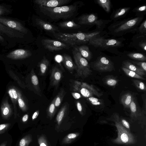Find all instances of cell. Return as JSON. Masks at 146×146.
Segmentation results:
<instances>
[{
    "label": "cell",
    "mask_w": 146,
    "mask_h": 146,
    "mask_svg": "<svg viewBox=\"0 0 146 146\" xmlns=\"http://www.w3.org/2000/svg\"><path fill=\"white\" fill-rule=\"evenodd\" d=\"M77 48L82 57L86 60H90L92 58V54L89 48L86 45L83 44L76 46Z\"/></svg>",
    "instance_id": "cell-22"
},
{
    "label": "cell",
    "mask_w": 146,
    "mask_h": 146,
    "mask_svg": "<svg viewBox=\"0 0 146 146\" xmlns=\"http://www.w3.org/2000/svg\"><path fill=\"white\" fill-rule=\"evenodd\" d=\"M50 84L56 90L62 77V71L57 66L53 67L50 72Z\"/></svg>",
    "instance_id": "cell-12"
},
{
    "label": "cell",
    "mask_w": 146,
    "mask_h": 146,
    "mask_svg": "<svg viewBox=\"0 0 146 146\" xmlns=\"http://www.w3.org/2000/svg\"><path fill=\"white\" fill-rule=\"evenodd\" d=\"M0 32L10 38H23L24 34L10 29L0 23Z\"/></svg>",
    "instance_id": "cell-15"
},
{
    "label": "cell",
    "mask_w": 146,
    "mask_h": 146,
    "mask_svg": "<svg viewBox=\"0 0 146 146\" xmlns=\"http://www.w3.org/2000/svg\"><path fill=\"white\" fill-rule=\"evenodd\" d=\"M143 19V17H137L117 21L111 24L108 29L110 33L115 36H121L128 33H134L137 31Z\"/></svg>",
    "instance_id": "cell-2"
},
{
    "label": "cell",
    "mask_w": 146,
    "mask_h": 146,
    "mask_svg": "<svg viewBox=\"0 0 146 146\" xmlns=\"http://www.w3.org/2000/svg\"><path fill=\"white\" fill-rule=\"evenodd\" d=\"M132 11L136 13L137 14H141L142 13L146 12V6L143 5L137 7L133 9Z\"/></svg>",
    "instance_id": "cell-36"
},
{
    "label": "cell",
    "mask_w": 146,
    "mask_h": 146,
    "mask_svg": "<svg viewBox=\"0 0 146 146\" xmlns=\"http://www.w3.org/2000/svg\"><path fill=\"white\" fill-rule=\"evenodd\" d=\"M1 35V33L0 32V41L3 42L5 41V39Z\"/></svg>",
    "instance_id": "cell-51"
},
{
    "label": "cell",
    "mask_w": 146,
    "mask_h": 146,
    "mask_svg": "<svg viewBox=\"0 0 146 146\" xmlns=\"http://www.w3.org/2000/svg\"><path fill=\"white\" fill-rule=\"evenodd\" d=\"M117 82V81L114 79L109 78L106 81V84L108 85L113 86L115 85Z\"/></svg>",
    "instance_id": "cell-42"
},
{
    "label": "cell",
    "mask_w": 146,
    "mask_h": 146,
    "mask_svg": "<svg viewBox=\"0 0 146 146\" xmlns=\"http://www.w3.org/2000/svg\"><path fill=\"white\" fill-rule=\"evenodd\" d=\"M31 81L35 93L41 97V90L39 86L38 78L35 74L33 69H32L31 73Z\"/></svg>",
    "instance_id": "cell-20"
},
{
    "label": "cell",
    "mask_w": 146,
    "mask_h": 146,
    "mask_svg": "<svg viewBox=\"0 0 146 146\" xmlns=\"http://www.w3.org/2000/svg\"><path fill=\"white\" fill-rule=\"evenodd\" d=\"M29 115L27 114L25 115L22 117V121L23 122H26L28 119Z\"/></svg>",
    "instance_id": "cell-50"
},
{
    "label": "cell",
    "mask_w": 146,
    "mask_h": 146,
    "mask_svg": "<svg viewBox=\"0 0 146 146\" xmlns=\"http://www.w3.org/2000/svg\"><path fill=\"white\" fill-rule=\"evenodd\" d=\"M31 141V137L29 135H27L20 140L19 146H28Z\"/></svg>",
    "instance_id": "cell-34"
},
{
    "label": "cell",
    "mask_w": 146,
    "mask_h": 146,
    "mask_svg": "<svg viewBox=\"0 0 146 146\" xmlns=\"http://www.w3.org/2000/svg\"><path fill=\"white\" fill-rule=\"evenodd\" d=\"M127 55L130 58L134 60L141 61H145L146 60L145 56L141 53L131 52L128 53Z\"/></svg>",
    "instance_id": "cell-30"
},
{
    "label": "cell",
    "mask_w": 146,
    "mask_h": 146,
    "mask_svg": "<svg viewBox=\"0 0 146 146\" xmlns=\"http://www.w3.org/2000/svg\"><path fill=\"white\" fill-rule=\"evenodd\" d=\"M8 12L9 11L7 8L4 6L0 5V16L4 15Z\"/></svg>",
    "instance_id": "cell-43"
},
{
    "label": "cell",
    "mask_w": 146,
    "mask_h": 146,
    "mask_svg": "<svg viewBox=\"0 0 146 146\" xmlns=\"http://www.w3.org/2000/svg\"><path fill=\"white\" fill-rule=\"evenodd\" d=\"M100 32L98 31L91 33H65L58 32L53 33L54 36L61 41L72 46L88 43L91 39L98 36Z\"/></svg>",
    "instance_id": "cell-3"
},
{
    "label": "cell",
    "mask_w": 146,
    "mask_h": 146,
    "mask_svg": "<svg viewBox=\"0 0 146 146\" xmlns=\"http://www.w3.org/2000/svg\"><path fill=\"white\" fill-rule=\"evenodd\" d=\"M83 5L82 2L77 1L68 5L54 8L39 6L40 11L53 20L66 19L76 14L78 10Z\"/></svg>",
    "instance_id": "cell-1"
},
{
    "label": "cell",
    "mask_w": 146,
    "mask_h": 146,
    "mask_svg": "<svg viewBox=\"0 0 146 146\" xmlns=\"http://www.w3.org/2000/svg\"><path fill=\"white\" fill-rule=\"evenodd\" d=\"M94 66L96 70L103 72L111 71L114 68L112 62L104 56L98 57L94 63Z\"/></svg>",
    "instance_id": "cell-10"
},
{
    "label": "cell",
    "mask_w": 146,
    "mask_h": 146,
    "mask_svg": "<svg viewBox=\"0 0 146 146\" xmlns=\"http://www.w3.org/2000/svg\"><path fill=\"white\" fill-rule=\"evenodd\" d=\"M41 43L44 47L50 51H59L63 49H69L70 47L61 42L48 39H43Z\"/></svg>",
    "instance_id": "cell-9"
},
{
    "label": "cell",
    "mask_w": 146,
    "mask_h": 146,
    "mask_svg": "<svg viewBox=\"0 0 146 146\" xmlns=\"http://www.w3.org/2000/svg\"><path fill=\"white\" fill-rule=\"evenodd\" d=\"M139 46L144 50L146 51V42L145 41L141 42L139 43Z\"/></svg>",
    "instance_id": "cell-47"
},
{
    "label": "cell",
    "mask_w": 146,
    "mask_h": 146,
    "mask_svg": "<svg viewBox=\"0 0 146 146\" xmlns=\"http://www.w3.org/2000/svg\"><path fill=\"white\" fill-rule=\"evenodd\" d=\"M132 98V95L130 93H127L122 96L121 101L125 107L129 108Z\"/></svg>",
    "instance_id": "cell-27"
},
{
    "label": "cell",
    "mask_w": 146,
    "mask_h": 146,
    "mask_svg": "<svg viewBox=\"0 0 146 146\" xmlns=\"http://www.w3.org/2000/svg\"><path fill=\"white\" fill-rule=\"evenodd\" d=\"M0 23L24 35L27 34L28 32V29L17 21L0 16Z\"/></svg>",
    "instance_id": "cell-7"
},
{
    "label": "cell",
    "mask_w": 146,
    "mask_h": 146,
    "mask_svg": "<svg viewBox=\"0 0 146 146\" xmlns=\"http://www.w3.org/2000/svg\"><path fill=\"white\" fill-rule=\"evenodd\" d=\"M66 93L64 90L62 88L54 98L55 100V105L56 108L58 107L61 104Z\"/></svg>",
    "instance_id": "cell-28"
},
{
    "label": "cell",
    "mask_w": 146,
    "mask_h": 146,
    "mask_svg": "<svg viewBox=\"0 0 146 146\" xmlns=\"http://www.w3.org/2000/svg\"><path fill=\"white\" fill-rule=\"evenodd\" d=\"M96 3L107 13L110 12L111 3L110 0H97Z\"/></svg>",
    "instance_id": "cell-29"
},
{
    "label": "cell",
    "mask_w": 146,
    "mask_h": 146,
    "mask_svg": "<svg viewBox=\"0 0 146 146\" xmlns=\"http://www.w3.org/2000/svg\"><path fill=\"white\" fill-rule=\"evenodd\" d=\"M36 24L43 29L54 33L56 32H59L58 28L53 25L44 21L40 19L37 18L36 19Z\"/></svg>",
    "instance_id": "cell-16"
},
{
    "label": "cell",
    "mask_w": 146,
    "mask_h": 146,
    "mask_svg": "<svg viewBox=\"0 0 146 146\" xmlns=\"http://www.w3.org/2000/svg\"><path fill=\"white\" fill-rule=\"evenodd\" d=\"M121 123L122 125L126 128L127 129H129L130 128V125L128 122L124 119H122L121 120Z\"/></svg>",
    "instance_id": "cell-48"
},
{
    "label": "cell",
    "mask_w": 146,
    "mask_h": 146,
    "mask_svg": "<svg viewBox=\"0 0 146 146\" xmlns=\"http://www.w3.org/2000/svg\"><path fill=\"white\" fill-rule=\"evenodd\" d=\"M8 93L12 102L14 110L15 118L17 115V104L18 101V95L17 91L14 88H10L8 90Z\"/></svg>",
    "instance_id": "cell-21"
},
{
    "label": "cell",
    "mask_w": 146,
    "mask_h": 146,
    "mask_svg": "<svg viewBox=\"0 0 146 146\" xmlns=\"http://www.w3.org/2000/svg\"><path fill=\"white\" fill-rule=\"evenodd\" d=\"M72 0H36L34 2L39 6L54 8L64 6Z\"/></svg>",
    "instance_id": "cell-11"
},
{
    "label": "cell",
    "mask_w": 146,
    "mask_h": 146,
    "mask_svg": "<svg viewBox=\"0 0 146 146\" xmlns=\"http://www.w3.org/2000/svg\"><path fill=\"white\" fill-rule=\"evenodd\" d=\"M63 62L65 67L71 73H72L74 70H76V66L73 62L71 57L69 55L66 54H63Z\"/></svg>",
    "instance_id": "cell-18"
},
{
    "label": "cell",
    "mask_w": 146,
    "mask_h": 146,
    "mask_svg": "<svg viewBox=\"0 0 146 146\" xmlns=\"http://www.w3.org/2000/svg\"><path fill=\"white\" fill-rule=\"evenodd\" d=\"M133 82L135 86L139 89L144 91L146 90V86L143 82L138 80H134Z\"/></svg>",
    "instance_id": "cell-35"
},
{
    "label": "cell",
    "mask_w": 146,
    "mask_h": 146,
    "mask_svg": "<svg viewBox=\"0 0 146 146\" xmlns=\"http://www.w3.org/2000/svg\"><path fill=\"white\" fill-rule=\"evenodd\" d=\"M54 99L50 103L47 109V114L48 117L52 118L54 115L56 111Z\"/></svg>",
    "instance_id": "cell-31"
},
{
    "label": "cell",
    "mask_w": 146,
    "mask_h": 146,
    "mask_svg": "<svg viewBox=\"0 0 146 146\" xmlns=\"http://www.w3.org/2000/svg\"><path fill=\"white\" fill-rule=\"evenodd\" d=\"M78 19L79 25H96L98 28H100L104 23L103 20L99 19L97 16L93 13L82 15Z\"/></svg>",
    "instance_id": "cell-8"
},
{
    "label": "cell",
    "mask_w": 146,
    "mask_h": 146,
    "mask_svg": "<svg viewBox=\"0 0 146 146\" xmlns=\"http://www.w3.org/2000/svg\"><path fill=\"white\" fill-rule=\"evenodd\" d=\"M88 43L89 45H92L95 47L104 49L119 47L121 46L122 44L121 42L118 40L105 38L99 35L91 39Z\"/></svg>",
    "instance_id": "cell-5"
},
{
    "label": "cell",
    "mask_w": 146,
    "mask_h": 146,
    "mask_svg": "<svg viewBox=\"0 0 146 146\" xmlns=\"http://www.w3.org/2000/svg\"><path fill=\"white\" fill-rule=\"evenodd\" d=\"M73 88L74 92L80 93L84 97L89 98L92 97L93 95L99 96L101 95L92 86L86 83L75 81L74 82Z\"/></svg>",
    "instance_id": "cell-6"
},
{
    "label": "cell",
    "mask_w": 146,
    "mask_h": 146,
    "mask_svg": "<svg viewBox=\"0 0 146 146\" xmlns=\"http://www.w3.org/2000/svg\"><path fill=\"white\" fill-rule=\"evenodd\" d=\"M39 113V111L37 110L34 113L32 117V119L33 120L36 119L38 117Z\"/></svg>",
    "instance_id": "cell-49"
},
{
    "label": "cell",
    "mask_w": 146,
    "mask_h": 146,
    "mask_svg": "<svg viewBox=\"0 0 146 146\" xmlns=\"http://www.w3.org/2000/svg\"><path fill=\"white\" fill-rule=\"evenodd\" d=\"M7 144V142L5 141L2 143L0 146H6Z\"/></svg>",
    "instance_id": "cell-52"
},
{
    "label": "cell",
    "mask_w": 146,
    "mask_h": 146,
    "mask_svg": "<svg viewBox=\"0 0 146 146\" xmlns=\"http://www.w3.org/2000/svg\"><path fill=\"white\" fill-rule=\"evenodd\" d=\"M131 115L132 117H138L141 115L139 113V109L137 106L134 98H132L130 105Z\"/></svg>",
    "instance_id": "cell-26"
},
{
    "label": "cell",
    "mask_w": 146,
    "mask_h": 146,
    "mask_svg": "<svg viewBox=\"0 0 146 146\" xmlns=\"http://www.w3.org/2000/svg\"><path fill=\"white\" fill-rule=\"evenodd\" d=\"M122 69L125 74L129 77L143 80H145L143 76H140L135 72L128 69L122 67Z\"/></svg>",
    "instance_id": "cell-32"
},
{
    "label": "cell",
    "mask_w": 146,
    "mask_h": 146,
    "mask_svg": "<svg viewBox=\"0 0 146 146\" xmlns=\"http://www.w3.org/2000/svg\"><path fill=\"white\" fill-rule=\"evenodd\" d=\"M32 55V53L29 50L23 49H18L9 53L7 56V58L12 59H20L29 57Z\"/></svg>",
    "instance_id": "cell-13"
},
{
    "label": "cell",
    "mask_w": 146,
    "mask_h": 146,
    "mask_svg": "<svg viewBox=\"0 0 146 146\" xmlns=\"http://www.w3.org/2000/svg\"><path fill=\"white\" fill-rule=\"evenodd\" d=\"M138 30L142 34H146V20L145 19L138 28Z\"/></svg>",
    "instance_id": "cell-38"
},
{
    "label": "cell",
    "mask_w": 146,
    "mask_h": 146,
    "mask_svg": "<svg viewBox=\"0 0 146 146\" xmlns=\"http://www.w3.org/2000/svg\"><path fill=\"white\" fill-rule=\"evenodd\" d=\"M71 94L73 98L76 99H80L82 97L80 93L77 92H72Z\"/></svg>",
    "instance_id": "cell-46"
},
{
    "label": "cell",
    "mask_w": 146,
    "mask_h": 146,
    "mask_svg": "<svg viewBox=\"0 0 146 146\" xmlns=\"http://www.w3.org/2000/svg\"><path fill=\"white\" fill-rule=\"evenodd\" d=\"M130 9V7H125L113 10L110 16L111 19L115 22L117 21L125 16Z\"/></svg>",
    "instance_id": "cell-14"
},
{
    "label": "cell",
    "mask_w": 146,
    "mask_h": 146,
    "mask_svg": "<svg viewBox=\"0 0 146 146\" xmlns=\"http://www.w3.org/2000/svg\"><path fill=\"white\" fill-rule=\"evenodd\" d=\"M69 104L66 103L64 104L59 111L56 117V121L58 125L60 124L66 115L69 109Z\"/></svg>",
    "instance_id": "cell-23"
},
{
    "label": "cell",
    "mask_w": 146,
    "mask_h": 146,
    "mask_svg": "<svg viewBox=\"0 0 146 146\" xmlns=\"http://www.w3.org/2000/svg\"><path fill=\"white\" fill-rule=\"evenodd\" d=\"M2 117L5 119H7L11 115L12 110L11 106L8 103L6 98L2 102L1 108Z\"/></svg>",
    "instance_id": "cell-17"
},
{
    "label": "cell",
    "mask_w": 146,
    "mask_h": 146,
    "mask_svg": "<svg viewBox=\"0 0 146 146\" xmlns=\"http://www.w3.org/2000/svg\"><path fill=\"white\" fill-rule=\"evenodd\" d=\"M10 126V124L9 123H3L0 125V134L4 133Z\"/></svg>",
    "instance_id": "cell-39"
},
{
    "label": "cell",
    "mask_w": 146,
    "mask_h": 146,
    "mask_svg": "<svg viewBox=\"0 0 146 146\" xmlns=\"http://www.w3.org/2000/svg\"><path fill=\"white\" fill-rule=\"evenodd\" d=\"M72 52L77 68L76 76L82 78L87 77L92 72L87 60L82 56L75 47Z\"/></svg>",
    "instance_id": "cell-4"
},
{
    "label": "cell",
    "mask_w": 146,
    "mask_h": 146,
    "mask_svg": "<svg viewBox=\"0 0 146 146\" xmlns=\"http://www.w3.org/2000/svg\"><path fill=\"white\" fill-rule=\"evenodd\" d=\"M122 66L123 67L134 72L140 76H143L145 75V73L139 67L128 60L123 61Z\"/></svg>",
    "instance_id": "cell-19"
},
{
    "label": "cell",
    "mask_w": 146,
    "mask_h": 146,
    "mask_svg": "<svg viewBox=\"0 0 146 146\" xmlns=\"http://www.w3.org/2000/svg\"><path fill=\"white\" fill-rule=\"evenodd\" d=\"M18 97V101L19 105L20 108L23 111H26L27 110V107L23 99L21 93L17 91Z\"/></svg>",
    "instance_id": "cell-33"
},
{
    "label": "cell",
    "mask_w": 146,
    "mask_h": 146,
    "mask_svg": "<svg viewBox=\"0 0 146 146\" xmlns=\"http://www.w3.org/2000/svg\"><path fill=\"white\" fill-rule=\"evenodd\" d=\"M38 141L39 146H48L46 139L43 136L38 138Z\"/></svg>",
    "instance_id": "cell-41"
},
{
    "label": "cell",
    "mask_w": 146,
    "mask_h": 146,
    "mask_svg": "<svg viewBox=\"0 0 146 146\" xmlns=\"http://www.w3.org/2000/svg\"><path fill=\"white\" fill-rule=\"evenodd\" d=\"M59 26L61 28L65 29H77L81 27L80 25L76 23L73 20L60 22Z\"/></svg>",
    "instance_id": "cell-25"
},
{
    "label": "cell",
    "mask_w": 146,
    "mask_h": 146,
    "mask_svg": "<svg viewBox=\"0 0 146 146\" xmlns=\"http://www.w3.org/2000/svg\"><path fill=\"white\" fill-rule=\"evenodd\" d=\"M76 105L77 109L81 114H82L83 108L81 103L79 101L76 102Z\"/></svg>",
    "instance_id": "cell-44"
},
{
    "label": "cell",
    "mask_w": 146,
    "mask_h": 146,
    "mask_svg": "<svg viewBox=\"0 0 146 146\" xmlns=\"http://www.w3.org/2000/svg\"><path fill=\"white\" fill-rule=\"evenodd\" d=\"M76 133H71L68 134L67 136V139L69 140L74 139L76 138L78 136Z\"/></svg>",
    "instance_id": "cell-45"
},
{
    "label": "cell",
    "mask_w": 146,
    "mask_h": 146,
    "mask_svg": "<svg viewBox=\"0 0 146 146\" xmlns=\"http://www.w3.org/2000/svg\"><path fill=\"white\" fill-rule=\"evenodd\" d=\"M133 63L139 67L145 73L146 71V62L144 61H133Z\"/></svg>",
    "instance_id": "cell-37"
},
{
    "label": "cell",
    "mask_w": 146,
    "mask_h": 146,
    "mask_svg": "<svg viewBox=\"0 0 146 146\" xmlns=\"http://www.w3.org/2000/svg\"><path fill=\"white\" fill-rule=\"evenodd\" d=\"M49 64V60L45 56H44L39 63V71L38 75L40 76L45 75L47 71Z\"/></svg>",
    "instance_id": "cell-24"
},
{
    "label": "cell",
    "mask_w": 146,
    "mask_h": 146,
    "mask_svg": "<svg viewBox=\"0 0 146 146\" xmlns=\"http://www.w3.org/2000/svg\"><path fill=\"white\" fill-rule=\"evenodd\" d=\"M87 100L90 101L92 105H99L101 104V103L99 101V99L93 97L88 98Z\"/></svg>",
    "instance_id": "cell-40"
}]
</instances>
